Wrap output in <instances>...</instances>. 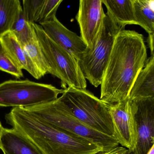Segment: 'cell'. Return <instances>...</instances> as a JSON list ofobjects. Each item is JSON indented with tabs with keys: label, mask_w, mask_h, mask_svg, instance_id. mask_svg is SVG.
I'll return each mask as SVG.
<instances>
[{
	"label": "cell",
	"mask_w": 154,
	"mask_h": 154,
	"mask_svg": "<svg viewBox=\"0 0 154 154\" xmlns=\"http://www.w3.org/2000/svg\"><path fill=\"white\" fill-rule=\"evenodd\" d=\"M59 98L71 113L86 125L115 137L109 105L86 89L68 87Z\"/></svg>",
	"instance_id": "obj_3"
},
{
	"label": "cell",
	"mask_w": 154,
	"mask_h": 154,
	"mask_svg": "<svg viewBox=\"0 0 154 154\" xmlns=\"http://www.w3.org/2000/svg\"><path fill=\"white\" fill-rule=\"evenodd\" d=\"M102 0H81L76 16L80 36L90 48L97 38L106 15L103 10Z\"/></svg>",
	"instance_id": "obj_10"
},
{
	"label": "cell",
	"mask_w": 154,
	"mask_h": 154,
	"mask_svg": "<svg viewBox=\"0 0 154 154\" xmlns=\"http://www.w3.org/2000/svg\"><path fill=\"white\" fill-rule=\"evenodd\" d=\"M65 89L26 80L0 84V107H28L54 101Z\"/></svg>",
	"instance_id": "obj_7"
},
{
	"label": "cell",
	"mask_w": 154,
	"mask_h": 154,
	"mask_svg": "<svg viewBox=\"0 0 154 154\" xmlns=\"http://www.w3.org/2000/svg\"><path fill=\"white\" fill-rule=\"evenodd\" d=\"M4 127H3L2 126V124H1V122H0V137H1V134H2V132L3 129Z\"/></svg>",
	"instance_id": "obj_26"
},
{
	"label": "cell",
	"mask_w": 154,
	"mask_h": 154,
	"mask_svg": "<svg viewBox=\"0 0 154 154\" xmlns=\"http://www.w3.org/2000/svg\"><path fill=\"white\" fill-rule=\"evenodd\" d=\"M0 39L12 58L22 70H25L37 79L42 77L25 52L23 47L11 32H7L2 35L0 37Z\"/></svg>",
	"instance_id": "obj_13"
},
{
	"label": "cell",
	"mask_w": 154,
	"mask_h": 154,
	"mask_svg": "<svg viewBox=\"0 0 154 154\" xmlns=\"http://www.w3.org/2000/svg\"><path fill=\"white\" fill-rule=\"evenodd\" d=\"M23 47L31 41L35 36L32 23L26 20L22 10L14 23L11 30Z\"/></svg>",
	"instance_id": "obj_19"
},
{
	"label": "cell",
	"mask_w": 154,
	"mask_h": 154,
	"mask_svg": "<svg viewBox=\"0 0 154 154\" xmlns=\"http://www.w3.org/2000/svg\"><path fill=\"white\" fill-rule=\"evenodd\" d=\"M25 108L51 124L70 134L100 145L105 151L111 150L119 145L115 137L97 132L79 120L60 98L51 102Z\"/></svg>",
	"instance_id": "obj_4"
},
{
	"label": "cell",
	"mask_w": 154,
	"mask_h": 154,
	"mask_svg": "<svg viewBox=\"0 0 154 154\" xmlns=\"http://www.w3.org/2000/svg\"><path fill=\"white\" fill-rule=\"evenodd\" d=\"M133 101L137 132L134 154H146L154 143V99Z\"/></svg>",
	"instance_id": "obj_9"
},
{
	"label": "cell",
	"mask_w": 154,
	"mask_h": 154,
	"mask_svg": "<svg viewBox=\"0 0 154 154\" xmlns=\"http://www.w3.org/2000/svg\"><path fill=\"white\" fill-rule=\"evenodd\" d=\"M134 2V0H102L106 8L107 14L123 29L128 24L138 25Z\"/></svg>",
	"instance_id": "obj_15"
},
{
	"label": "cell",
	"mask_w": 154,
	"mask_h": 154,
	"mask_svg": "<svg viewBox=\"0 0 154 154\" xmlns=\"http://www.w3.org/2000/svg\"><path fill=\"white\" fill-rule=\"evenodd\" d=\"M146 154H154V143L152 147L150 148V150Z\"/></svg>",
	"instance_id": "obj_25"
},
{
	"label": "cell",
	"mask_w": 154,
	"mask_h": 154,
	"mask_svg": "<svg viewBox=\"0 0 154 154\" xmlns=\"http://www.w3.org/2000/svg\"><path fill=\"white\" fill-rule=\"evenodd\" d=\"M39 25L51 39L79 60L87 48L81 36L66 28L56 16Z\"/></svg>",
	"instance_id": "obj_11"
},
{
	"label": "cell",
	"mask_w": 154,
	"mask_h": 154,
	"mask_svg": "<svg viewBox=\"0 0 154 154\" xmlns=\"http://www.w3.org/2000/svg\"><path fill=\"white\" fill-rule=\"evenodd\" d=\"M22 10L19 0H0V37L11 30Z\"/></svg>",
	"instance_id": "obj_16"
},
{
	"label": "cell",
	"mask_w": 154,
	"mask_h": 154,
	"mask_svg": "<svg viewBox=\"0 0 154 154\" xmlns=\"http://www.w3.org/2000/svg\"><path fill=\"white\" fill-rule=\"evenodd\" d=\"M23 48L42 77L47 74L53 76V71L45 58L36 33L32 40L23 46Z\"/></svg>",
	"instance_id": "obj_17"
},
{
	"label": "cell",
	"mask_w": 154,
	"mask_h": 154,
	"mask_svg": "<svg viewBox=\"0 0 154 154\" xmlns=\"http://www.w3.org/2000/svg\"><path fill=\"white\" fill-rule=\"evenodd\" d=\"M109 112L119 143L134 152L137 144V132L133 101L128 99L109 105Z\"/></svg>",
	"instance_id": "obj_8"
},
{
	"label": "cell",
	"mask_w": 154,
	"mask_h": 154,
	"mask_svg": "<svg viewBox=\"0 0 154 154\" xmlns=\"http://www.w3.org/2000/svg\"><path fill=\"white\" fill-rule=\"evenodd\" d=\"M126 154H134V152L133 151H129V150H128V151L127 152V153Z\"/></svg>",
	"instance_id": "obj_27"
},
{
	"label": "cell",
	"mask_w": 154,
	"mask_h": 154,
	"mask_svg": "<svg viewBox=\"0 0 154 154\" xmlns=\"http://www.w3.org/2000/svg\"><path fill=\"white\" fill-rule=\"evenodd\" d=\"M32 25L53 76L60 80L63 89L67 88V86L86 89L87 81L79 61L51 39L40 25L37 23Z\"/></svg>",
	"instance_id": "obj_6"
},
{
	"label": "cell",
	"mask_w": 154,
	"mask_h": 154,
	"mask_svg": "<svg viewBox=\"0 0 154 154\" xmlns=\"http://www.w3.org/2000/svg\"><path fill=\"white\" fill-rule=\"evenodd\" d=\"M0 149L4 154H41L24 136L13 128L3 129Z\"/></svg>",
	"instance_id": "obj_12"
},
{
	"label": "cell",
	"mask_w": 154,
	"mask_h": 154,
	"mask_svg": "<svg viewBox=\"0 0 154 154\" xmlns=\"http://www.w3.org/2000/svg\"><path fill=\"white\" fill-rule=\"evenodd\" d=\"M0 70L17 78L23 77L22 70L17 65L0 39Z\"/></svg>",
	"instance_id": "obj_20"
},
{
	"label": "cell",
	"mask_w": 154,
	"mask_h": 154,
	"mask_svg": "<svg viewBox=\"0 0 154 154\" xmlns=\"http://www.w3.org/2000/svg\"><path fill=\"white\" fill-rule=\"evenodd\" d=\"M5 118L41 154H98L106 151L100 145L70 134L26 108H13Z\"/></svg>",
	"instance_id": "obj_2"
},
{
	"label": "cell",
	"mask_w": 154,
	"mask_h": 154,
	"mask_svg": "<svg viewBox=\"0 0 154 154\" xmlns=\"http://www.w3.org/2000/svg\"><path fill=\"white\" fill-rule=\"evenodd\" d=\"M152 1L134 0L135 15L138 25L148 33L154 30V9Z\"/></svg>",
	"instance_id": "obj_18"
},
{
	"label": "cell",
	"mask_w": 154,
	"mask_h": 154,
	"mask_svg": "<svg viewBox=\"0 0 154 154\" xmlns=\"http://www.w3.org/2000/svg\"><path fill=\"white\" fill-rule=\"evenodd\" d=\"M128 150L123 146H117L111 150L104 151L98 154H126Z\"/></svg>",
	"instance_id": "obj_23"
},
{
	"label": "cell",
	"mask_w": 154,
	"mask_h": 154,
	"mask_svg": "<svg viewBox=\"0 0 154 154\" xmlns=\"http://www.w3.org/2000/svg\"><path fill=\"white\" fill-rule=\"evenodd\" d=\"M141 98L154 99V57L147 60L130 91L129 99Z\"/></svg>",
	"instance_id": "obj_14"
},
{
	"label": "cell",
	"mask_w": 154,
	"mask_h": 154,
	"mask_svg": "<svg viewBox=\"0 0 154 154\" xmlns=\"http://www.w3.org/2000/svg\"><path fill=\"white\" fill-rule=\"evenodd\" d=\"M147 60L143 34L134 30H121L116 36L102 79L100 99L112 105L129 99L132 87Z\"/></svg>",
	"instance_id": "obj_1"
},
{
	"label": "cell",
	"mask_w": 154,
	"mask_h": 154,
	"mask_svg": "<svg viewBox=\"0 0 154 154\" xmlns=\"http://www.w3.org/2000/svg\"><path fill=\"white\" fill-rule=\"evenodd\" d=\"M62 2L63 0H45L38 22L40 24L52 20Z\"/></svg>",
	"instance_id": "obj_22"
},
{
	"label": "cell",
	"mask_w": 154,
	"mask_h": 154,
	"mask_svg": "<svg viewBox=\"0 0 154 154\" xmlns=\"http://www.w3.org/2000/svg\"><path fill=\"white\" fill-rule=\"evenodd\" d=\"M123 30L106 14L92 46L87 48L79 59L84 77L95 87L101 85L116 36Z\"/></svg>",
	"instance_id": "obj_5"
},
{
	"label": "cell",
	"mask_w": 154,
	"mask_h": 154,
	"mask_svg": "<svg viewBox=\"0 0 154 154\" xmlns=\"http://www.w3.org/2000/svg\"><path fill=\"white\" fill-rule=\"evenodd\" d=\"M45 0H23L22 9L24 16L30 23H37Z\"/></svg>",
	"instance_id": "obj_21"
},
{
	"label": "cell",
	"mask_w": 154,
	"mask_h": 154,
	"mask_svg": "<svg viewBox=\"0 0 154 154\" xmlns=\"http://www.w3.org/2000/svg\"><path fill=\"white\" fill-rule=\"evenodd\" d=\"M148 34V43L151 51V57H154V30Z\"/></svg>",
	"instance_id": "obj_24"
}]
</instances>
